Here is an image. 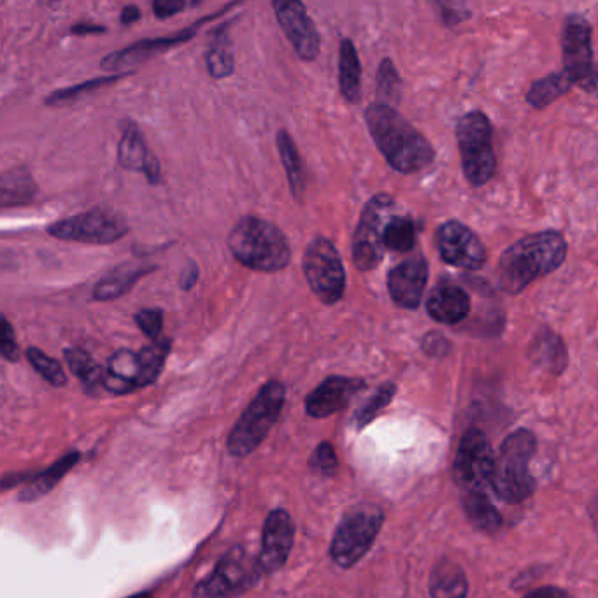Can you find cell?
Here are the masks:
<instances>
[{
  "instance_id": "obj_1",
  "label": "cell",
  "mask_w": 598,
  "mask_h": 598,
  "mask_svg": "<svg viewBox=\"0 0 598 598\" xmlns=\"http://www.w3.org/2000/svg\"><path fill=\"white\" fill-rule=\"evenodd\" d=\"M365 124L377 150L388 165L401 174H416L433 165L436 151L424 134L389 104H371L365 109Z\"/></svg>"
},
{
  "instance_id": "obj_2",
  "label": "cell",
  "mask_w": 598,
  "mask_h": 598,
  "mask_svg": "<svg viewBox=\"0 0 598 598\" xmlns=\"http://www.w3.org/2000/svg\"><path fill=\"white\" fill-rule=\"evenodd\" d=\"M567 241L560 232L547 231L526 235L505 249L499 261L500 288L517 296L535 279L543 278L564 264Z\"/></svg>"
},
{
  "instance_id": "obj_3",
  "label": "cell",
  "mask_w": 598,
  "mask_h": 598,
  "mask_svg": "<svg viewBox=\"0 0 598 598\" xmlns=\"http://www.w3.org/2000/svg\"><path fill=\"white\" fill-rule=\"evenodd\" d=\"M228 248L244 267L260 273H276L290 264L287 235L257 216H246L235 223L228 235Z\"/></svg>"
},
{
  "instance_id": "obj_4",
  "label": "cell",
  "mask_w": 598,
  "mask_h": 598,
  "mask_svg": "<svg viewBox=\"0 0 598 598\" xmlns=\"http://www.w3.org/2000/svg\"><path fill=\"white\" fill-rule=\"evenodd\" d=\"M537 449V439L526 428L511 434L500 446L493 469L492 487L505 504H522L535 492V479L531 474V460Z\"/></svg>"
},
{
  "instance_id": "obj_5",
  "label": "cell",
  "mask_w": 598,
  "mask_h": 598,
  "mask_svg": "<svg viewBox=\"0 0 598 598\" xmlns=\"http://www.w3.org/2000/svg\"><path fill=\"white\" fill-rule=\"evenodd\" d=\"M455 137L466 180L476 189L490 183L496 171L493 125L490 118L483 111L466 113L457 121Z\"/></svg>"
},
{
  "instance_id": "obj_6",
  "label": "cell",
  "mask_w": 598,
  "mask_h": 598,
  "mask_svg": "<svg viewBox=\"0 0 598 598\" xmlns=\"http://www.w3.org/2000/svg\"><path fill=\"white\" fill-rule=\"evenodd\" d=\"M285 395L287 392L279 381H269L264 385L228 436V453L232 457H248L264 442L281 415Z\"/></svg>"
},
{
  "instance_id": "obj_7",
  "label": "cell",
  "mask_w": 598,
  "mask_h": 598,
  "mask_svg": "<svg viewBox=\"0 0 598 598\" xmlns=\"http://www.w3.org/2000/svg\"><path fill=\"white\" fill-rule=\"evenodd\" d=\"M383 522L385 514L377 505L360 504L351 509L333 535L330 546L332 560L342 568L359 564L376 541Z\"/></svg>"
},
{
  "instance_id": "obj_8",
  "label": "cell",
  "mask_w": 598,
  "mask_h": 598,
  "mask_svg": "<svg viewBox=\"0 0 598 598\" xmlns=\"http://www.w3.org/2000/svg\"><path fill=\"white\" fill-rule=\"evenodd\" d=\"M564 73L574 86L598 99V64L594 53V29L583 14H568L562 29Z\"/></svg>"
},
{
  "instance_id": "obj_9",
  "label": "cell",
  "mask_w": 598,
  "mask_h": 598,
  "mask_svg": "<svg viewBox=\"0 0 598 598\" xmlns=\"http://www.w3.org/2000/svg\"><path fill=\"white\" fill-rule=\"evenodd\" d=\"M302 267L309 287L321 302L333 306L342 299L346 288V273L341 255L329 239L318 237L309 244L303 253Z\"/></svg>"
},
{
  "instance_id": "obj_10",
  "label": "cell",
  "mask_w": 598,
  "mask_h": 598,
  "mask_svg": "<svg viewBox=\"0 0 598 598\" xmlns=\"http://www.w3.org/2000/svg\"><path fill=\"white\" fill-rule=\"evenodd\" d=\"M129 232V225L121 214L116 211L97 210L86 211L76 214L71 218L53 223L47 228V234L56 239L74 241L85 244H111L120 241Z\"/></svg>"
},
{
  "instance_id": "obj_11",
  "label": "cell",
  "mask_w": 598,
  "mask_h": 598,
  "mask_svg": "<svg viewBox=\"0 0 598 598\" xmlns=\"http://www.w3.org/2000/svg\"><path fill=\"white\" fill-rule=\"evenodd\" d=\"M394 205V199L385 193L372 197L365 204L359 227L353 235V260L360 270L376 269L383 260V253H385L383 232Z\"/></svg>"
},
{
  "instance_id": "obj_12",
  "label": "cell",
  "mask_w": 598,
  "mask_h": 598,
  "mask_svg": "<svg viewBox=\"0 0 598 598\" xmlns=\"http://www.w3.org/2000/svg\"><path fill=\"white\" fill-rule=\"evenodd\" d=\"M264 573L260 562L253 560L243 547H234L223 556L207 579L195 586L197 597H225L248 590Z\"/></svg>"
},
{
  "instance_id": "obj_13",
  "label": "cell",
  "mask_w": 598,
  "mask_h": 598,
  "mask_svg": "<svg viewBox=\"0 0 598 598\" xmlns=\"http://www.w3.org/2000/svg\"><path fill=\"white\" fill-rule=\"evenodd\" d=\"M495 458L488 445L487 436L479 428L472 427L463 434L455 458L453 474L458 487L472 492L492 484Z\"/></svg>"
},
{
  "instance_id": "obj_14",
  "label": "cell",
  "mask_w": 598,
  "mask_h": 598,
  "mask_svg": "<svg viewBox=\"0 0 598 598\" xmlns=\"http://www.w3.org/2000/svg\"><path fill=\"white\" fill-rule=\"evenodd\" d=\"M439 255L449 266L458 269H483L488 255L483 241L479 239L474 231L457 220L440 225L436 234Z\"/></svg>"
},
{
  "instance_id": "obj_15",
  "label": "cell",
  "mask_w": 598,
  "mask_h": 598,
  "mask_svg": "<svg viewBox=\"0 0 598 598\" xmlns=\"http://www.w3.org/2000/svg\"><path fill=\"white\" fill-rule=\"evenodd\" d=\"M274 13L297 55L306 62L317 61L321 35L302 0H273Z\"/></svg>"
},
{
  "instance_id": "obj_16",
  "label": "cell",
  "mask_w": 598,
  "mask_h": 598,
  "mask_svg": "<svg viewBox=\"0 0 598 598\" xmlns=\"http://www.w3.org/2000/svg\"><path fill=\"white\" fill-rule=\"evenodd\" d=\"M222 13V11H220ZM220 13L211 14V17L202 18L197 23H193L189 29H184L180 34L167 35V38L145 39L139 43L132 44L129 47H121L118 52L109 53L104 56L100 67L109 73L115 71H121V68L134 67V65L142 64V62L150 61L154 55L167 52L171 47L180 46V44L186 43L193 35L197 34L204 23L211 22L214 17H218Z\"/></svg>"
},
{
  "instance_id": "obj_17",
  "label": "cell",
  "mask_w": 598,
  "mask_h": 598,
  "mask_svg": "<svg viewBox=\"0 0 598 598\" xmlns=\"http://www.w3.org/2000/svg\"><path fill=\"white\" fill-rule=\"evenodd\" d=\"M296 538V525L285 509H276L267 516L261 534L260 567L264 573L273 574L285 567Z\"/></svg>"
},
{
  "instance_id": "obj_18",
  "label": "cell",
  "mask_w": 598,
  "mask_h": 598,
  "mask_svg": "<svg viewBox=\"0 0 598 598\" xmlns=\"http://www.w3.org/2000/svg\"><path fill=\"white\" fill-rule=\"evenodd\" d=\"M428 281V264L424 255H415L395 267L388 276L389 297L402 309H416L424 299Z\"/></svg>"
},
{
  "instance_id": "obj_19",
  "label": "cell",
  "mask_w": 598,
  "mask_h": 598,
  "mask_svg": "<svg viewBox=\"0 0 598 598\" xmlns=\"http://www.w3.org/2000/svg\"><path fill=\"white\" fill-rule=\"evenodd\" d=\"M365 388L364 381L350 377H329L306 398V410L312 418H327L350 404L351 398Z\"/></svg>"
},
{
  "instance_id": "obj_20",
  "label": "cell",
  "mask_w": 598,
  "mask_h": 598,
  "mask_svg": "<svg viewBox=\"0 0 598 598\" xmlns=\"http://www.w3.org/2000/svg\"><path fill=\"white\" fill-rule=\"evenodd\" d=\"M470 311V297L453 282H440L428 297L427 312L442 325H457Z\"/></svg>"
},
{
  "instance_id": "obj_21",
  "label": "cell",
  "mask_w": 598,
  "mask_h": 598,
  "mask_svg": "<svg viewBox=\"0 0 598 598\" xmlns=\"http://www.w3.org/2000/svg\"><path fill=\"white\" fill-rule=\"evenodd\" d=\"M139 376H141L139 353L129 350L116 351L107 364L104 386L113 394H129L132 389L139 388Z\"/></svg>"
},
{
  "instance_id": "obj_22",
  "label": "cell",
  "mask_w": 598,
  "mask_h": 598,
  "mask_svg": "<svg viewBox=\"0 0 598 598\" xmlns=\"http://www.w3.org/2000/svg\"><path fill=\"white\" fill-rule=\"evenodd\" d=\"M339 86L341 94L350 104L362 99V64L359 52L351 39H342L339 47Z\"/></svg>"
},
{
  "instance_id": "obj_23",
  "label": "cell",
  "mask_w": 598,
  "mask_h": 598,
  "mask_svg": "<svg viewBox=\"0 0 598 598\" xmlns=\"http://www.w3.org/2000/svg\"><path fill=\"white\" fill-rule=\"evenodd\" d=\"M278 145L279 157H281L282 167L287 171L288 183H290L291 195L297 201H302L306 186H308V174H306V165H303L302 157H300L299 148H297L293 137L288 130L281 129L276 137Z\"/></svg>"
},
{
  "instance_id": "obj_24",
  "label": "cell",
  "mask_w": 598,
  "mask_h": 598,
  "mask_svg": "<svg viewBox=\"0 0 598 598\" xmlns=\"http://www.w3.org/2000/svg\"><path fill=\"white\" fill-rule=\"evenodd\" d=\"M531 356L538 367L546 369L553 374H562L567 367V350L562 339L552 330H538L532 342Z\"/></svg>"
},
{
  "instance_id": "obj_25",
  "label": "cell",
  "mask_w": 598,
  "mask_h": 598,
  "mask_svg": "<svg viewBox=\"0 0 598 598\" xmlns=\"http://www.w3.org/2000/svg\"><path fill=\"white\" fill-rule=\"evenodd\" d=\"M79 458H82L79 453L65 455L58 462L53 463L50 469L44 470L41 474L32 476L31 483H26L18 499L22 500V502H34V500L47 495L56 484L61 483L65 474L71 472V469L79 462Z\"/></svg>"
},
{
  "instance_id": "obj_26",
  "label": "cell",
  "mask_w": 598,
  "mask_h": 598,
  "mask_svg": "<svg viewBox=\"0 0 598 598\" xmlns=\"http://www.w3.org/2000/svg\"><path fill=\"white\" fill-rule=\"evenodd\" d=\"M463 511L474 528L484 534H495L502 526V516L483 490H472L463 495Z\"/></svg>"
},
{
  "instance_id": "obj_27",
  "label": "cell",
  "mask_w": 598,
  "mask_h": 598,
  "mask_svg": "<svg viewBox=\"0 0 598 598\" xmlns=\"http://www.w3.org/2000/svg\"><path fill=\"white\" fill-rule=\"evenodd\" d=\"M151 157L153 154L148 150L145 137H142L141 130L137 129V125H125L120 145H118V162H120V165L127 171L145 172Z\"/></svg>"
},
{
  "instance_id": "obj_28",
  "label": "cell",
  "mask_w": 598,
  "mask_h": 598,
  "mask_svg": "<svg viewBox=\"0 0 598 598\" xmlns=\"http://www.w3.org/2000/svg\"><path fill=\"white\" fill-rule=\"evenodd\" d=\"M573 82L568 79L564 71L562 73L547 74V76L532 83L531 88H528L525 95L526 104L541 111V109H546L547 106H552L553 103H556L565 94L573 90Z\"/></svg>"
},
{
  "instance_id": "obj_29",
  "label": "cell",
  "mask_w": 598,
  "mask_h": 598,
  "mask_svg": "<svg viewBox=\"0 0 598 598\" xmlns=\"http://www.w3.org/2000/svg\"><path fill=\"white\" fill-rule=\"evenodd\" d=\"M205 67L214 79H223L234 73V46L227 32H216L205 53Z\"/></svg>"
},
{
  "instance_id": "obj_30",
  "label": "cell",
  "mask_w": 598,
  "mask_h": 598,
  "mask_svg": "<svg viewBox=\"0 0 598 598\" xmlns=\"http://www.w3.org/2000/svg\"><path fill=\"white\" fill-rule=\"evenodd\" d=\"M35 192L38 189H35L34 180L31 172L25 169H11L2 175V205L4 207L31 202Z\"/></svg>"
},
{
  "instance_id": "obj_31",
  "label": "cell",
  "mask_w": 598,
  "mask_h": 598,
  "mask_svg": "<svg viewBox=\"0 0 598 598\" xmlns=\"http://www.w3.org/2000/svg\"><path fill=\"white\" fill-rule=\"evenodd\" d=\"M430 595L433 597H466L467 579L462 568L451 562H442L434 570L430 581Z\"/></svg>"
},
{
  "instance_id": "obj_32",
  "label": "cell",
  "mask_w": 598,
  "mask_h": 598,
  "mask_svg": "<svg viewBox=\"0 0 598 598\" xmlns=\"http://www.w3.org/2000/svg\"><path fill=\"white\" fill-rule=\"evenodd\" d=\"M153 269H130V267L124 266L113 270L109 276L103 279V281L95 287L94 299L97 300H113L124 296L130 288L136 285L137 279L142 278L146 273H150Z\"/></svg>"
},
{
  "instance_id": "obj_33",
  "label": "cell",
  "mask_w": 598,
  "mask_h": 598,
  "mask_svg": "<svg viewBox=\"0 0 598 598\" xmlns=\"http://www.w3.org/2000/svg\"><path fill=\"white\" fill-rule=\"evenodd\" d=\"M65 360L74 376L82 381L83 386L88 392L94 388H99V385H104V374L100 365L95 364L92 356L86 351L79 350V348H73V350L65 351Z\"/></svg>"
},
{
  "instance_id": "obj_34",
  "label": "cell",
  "mask_w": 598,
  "mask_h": 598,
  "mask_svg": "<svg viewBox=\"0 0 598 598\" xmlns=\"http://www.w3.org/2000/svg\"><path fill=\"white\" fill-rule=\"evenodd\" d=\"M383 243L389 252L406 253L415 248V222L409 216H392L386 222Z\"/></svg>"
},
{
  "instance_id": "obj_35",
  "label": "cell",
  "mask_w": 598,
  "mask_h": 598,
  "mask_svg": "<svg viewBox=\"0 0 598 598\" xmlns=\"http://www.w3.org/2000/svg\"><path fill=\"white\" fill-rule=\"evenodd\" d=\"M169 353H171V341L169 339H159V341H153L151 346L141 350V353H139V360H141L139 388H145V386L151 385V383L159 380Z\"/></svg>"
},
{
  "instance_id": "obj_36",
  "label": "cell",
  "mask_w": 598,
  "mask_h": 598,
  "mask_svg": "<svg viewBox=\"0 0 598 598\" xmlns=\"http://www.w3.org/2000/svg\"><path fill=\"white\" fill-rule=\"evenodd\" d=\"M376 95L380 103L397 106L402 99V79L397 67L389 58H383L377 68Z\"/></svg>"
},
{
  "instance_id": "obj_37",
  "label": "cell",
  "mask_w": 598,
  "mask_h": 598,
  "mask_svg": "<svg viewBox=\"0 0 598 598\" xmlns=\"http://www.w3.org/2000/svg\"><path fill=\"white\" fill-rule=\"evenodd\" d=\"M127 74H111V76L95 77V79H90V82L79 83V85L68 86V88H62V90L53 92V94L47 97L46 104L47 106H62V104L76 103L82 95L99 90V88H104V86L107 85H115V83L124 79Z\"/></svg>"
},
{
  "instance_id": "obj_38",
  "label": "cell",
  "mask_w": 598,
  "mask_h": 598,
  "mask_svg": "<svg viewBox=\"0 0 598 598\" xmlns=\"http://www.w3.org/2000/svg\"><path fill=\"white\" fill-rule=\"evenodd\" d=\"M26 359L31 362L32 367L44 377V380L53 386L67 385V376H65L62 365L53 360L52 356H47L43 351L38 348H29L26 350Z\"/></svg>"
},
{
  "instance_id": "obj_39",
  "label": "cell",
  "mask_w": 598,
  "mask_h": 598,
  "mask_svg": "<svg viewBox=\"0 0 598 598\" xmlns=\"http://www.w3.org/2000/svg\"><path fill=\"white\" fill-rule=\"evenodd\" d=\"M430 4L439 17L440 23L448 29L462 25L472 17L467 0H430Z\"/></svg>"
},
{
  "instance_id": "obj_40",
  "label": "cell",
  "mask_w": 598,
  "mask_h": 598,
  "mask_svg": "<svg viewBox=\"0 0 598 598\" xmlns=\"http://www.w3.org/2000/svg\"><path fill=\"white\" fill-rule=\"evenodd\" d=\"M395 394H397V386L394 383H386V385L381 386L376 394L369 398L367 404L356 413V427L364 428L365 425L371 424L372 419L376 418L381 410L388 406Z\"/></svg>"
},
{
  "instance_id": "obj_41",
  "label": "cell",
  "mask_w": 598,
  "mask_h": 598,
  "mask_svg": "<svg viewBox=\"0 0 598 598\" xmlns=\"http://www.w3.org/2000/svg\"><path fill=\"white\" fill-rule=\"evenodd\" d=\"M311 469L318 474L325 476V478H332L338 470V455L333 451L332 445L330 442H321L318 446L317 451L312 455L311 462H309Z\"/></svg>"
},
{
  "instance_id": "obj_42",
  "label": "cell",
  "mask_w": 598,
  "mask_h": 598,
  "mask_svg": "<svg viewBox=\"0 0 598 598\" xmlns=\"http://www.w3.org/2000/svg\"><path fill=\"white\" fill-rule=\"evenodd\" d=\"M136 323L151 341H159L163 329V312L160 309H142L136 314Z\"/></svg>"
},
{
  "instance_id": "obj_43",
  "label": "cell",
  "mask_w": 598,
  "mask_h": 598,
  "mask_svg": "<svg viewBox=\"0 0 598 598\" xmlns=\"http://www.w3.org/2000/svg\"><path fill=\"white\" fill-rule=\"evenodd\" d=\"M0 351L8 362H18L20 360V350H18L17 338H14L13 327L9 325L8 318H2V335H0Z\"/></svg>"
},
{
  "instance_id": "obj_44",
  "label": "cell",
  "mask_w": 598,
  "mask_h": 598,
  "mask_svg": "<svg viewBox=\"0 0 598 598\" xmlns=\"http://www.w3.org/2000/svg\"><path fill=\"white\" fill-rule=\"evenodd\" d=\"M184 8H186V0H153V13L160 20L174 17V14L181 13Z\"/></svg>"
},
{
  "instance_id": "obj_45",
  "label": "cell",
  "mask_w": 598,
  "mask_h": 598,
  "mask_svg": "<svg viewBox=\"0 0 598 598\" xmlns=\"http://www.w3.org/2000/svg\"><path fill=\"white\" fill-rule=\"evenodd\" d=\"M197 279L199 267L195 266V264H190V266L183 270V274H181V287H183L184 290H190V288L197 282Z\"/></svg>"
},
{
  "instance_id": "obj_46",
  "label": "cell",
  "mask_w": 598,
  "mask_h": 598,
  "mask_svg": "<svg viewBox=\"0 0 598 598\" xmlns=\"http://www.w3.org/2000/svg\"><path fill=\"white\" fill-rule=\"evenodd\" d=\"M139 18H141V11H139L137 6H127V8L121 11V23H124V25H132Z\"/></svg>"
},
{
  "instance_id": "obj_47",
  "label": "cell",
  "mask_w": 598,
  "mask_h": 598,
  "mask_svg": "<svg viewBox=\"0 0 598 598\" xmlns=\"http://www.w3.org/2000/svg\"><path fill=\"white\" fill-rule=\"evenodd\" d=\"M104 32H106L104 26L85 25V23H82V25H74L73 29H71V34L74 35L104 34Z\"/></svg>"
},
{
  "instance_id": "obj_48",
  "label": "cell",
  "mask_w": 598,
  "mask_h": 598,
  "mask_svg": "<svg viewBox=\"0 0 598 598\" xmlns=\"http://www.w3.org/2000/svg\"><path fill=\"white\" fill-rule=\"evenodd\" d=\"M531 597H567V591L556 590V588H538V590L531 591Z\"/></svg>"
},
{
  "instance_id": "obj_49",
  "label": "cell",
  "mask_w": 598,
  "mask_h": 598,
  "mask_svg": "<svg viewBox=\"0 0 598 598\" xmlns=\"http://www.w3.org/2000/svg\"><path fill=\"white\" fill-rule=\"evenodd\" d=\"M591 522H594L595 531L598 532V493L595 495L594 502L590 508Z\"/></svg>"
},
{
  "instance_id": "obj_50",
  "label": "cell",
  "mask_w": 598,
  "mask_h": 598,
  "mask_svg": "<svg viewBox=\"0 0 598 598\" xmlns=\"http://www.w3.org/2000/svg\"><path fill=\"white\" fill-rule=\"evenodd\" d=\"M202 0H192V6L201 4Z\"/></svg>"
},
{
  "instance_id": "obj_51",
  "label": "cell",
  "mask_w": 598,
  "mask_h": 598,
  "mask_svg": "<svg viewBox=\"0 0 598 598\" xmlns=\"http://www.w3.org/2000/svg\"><path fill=\"white\" fill-rule=\"evenodd\" d=\"M47 2H58V0H47Z\"/></svg>"
}]
</instances>
